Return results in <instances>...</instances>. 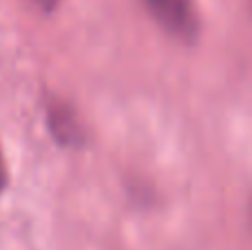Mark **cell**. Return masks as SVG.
<instances>
[{
    "instance_id": "cell-3",
    "label": "cell",
    "mask_w": 252,
    "mask_h": 250,
    "mask_svg": "<svg viewBox=\"0 0 252 250\" xmlns=\"http://www.w3.org/2000/svg\"><path fill=\"white\" fill-rule=\"evenodd\" d=\"M35 2H38L42 9H53V7H56L58 0H35Z\"/></svg>"
},
{
    "instance_id": "cell-2",
    "label": "cell",
    "mask_w": 252,
    "mask_h": 250,
    "mask_svg": "<svg viewBox=\"0 0 252 250\" xmlns=\"http://www.w3.org/2000/svg\"><path fill=\"white\" fill-rule=\"evenodd\" d=\"M4 186H7V164H4V155L0 149V193L4 190Z\"/></svg>"
},
{
    "instance_id": "cell-1",
    "label": "cell",
    "mask_w": 252,
    "mask_h": 250,
    "mask_svg": "<svg viewBox=\"0 0 252 250\" xmlns=\"http://www.w3.org/2000/svg\"><path fill=\"white\" fill-rule=\"evenodd\" d=\"M157 22L179 40H195L199 20L192 0H144Z\"/></svg>"
}]
</instances>
